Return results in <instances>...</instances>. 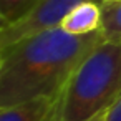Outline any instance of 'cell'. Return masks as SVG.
Wrapping results in <instances>:
<instances>
[{
    "label": "cell",
    "instance_id": "6da1fadb",
    "mask_svg": "<svg viewBox=\"0 0 121 121\" xmlns=\"http://www.w3.org/2000/svg\"><path fill=\"white\" fill-rule=\"evenodd\" d=\"M103 40L101 30L71 35L56 27L0 47V108L61 95L75 70Z\"/></svg>",
    "mask_w": 121,
    "mask_h": 121
},
{
    "label": "cell",
    "instance_id": "7a4b0ae2",
    "mask_svg": "<svg viewBox=\"0 0 121 121\" xmlns=\"http://www.w3.org/2000/svg\"><path fill=\"white\" fill-rule=\"evenodd\" d=\"M121 98V43L103 40L61 91L56 121H90Z\"/></svg>",
    "mask_w": 121,
    "mask_h": 121
},
{
    "label": "cell",
    "instance_id": "3957f363",
    "mask_svg": "<svg viewBox=\"0 0 121 121\" xmlns=\"http://www.w3.org/2000/svg\"><path fill=\"white\" fill-rule=\"evenodd\" d=\"M85 2L101 4V0H40V4L28 17H25L15 25L0 28V47L48 28L60 27L61 20L68 15V12Z\"/></svg>",
    "mask_w": 121,
    "mask_h": 121
},
{
    "label": "cell",
    "instance_id": "277c9868",
    "mask_svg": "<svg viewBox=\"0 0 121 121\" xmlns=\"http://www.w3.org/2000/svg\"><path fill=\"white\" fill-rule=\"evenodd\" d=\"M60 98L61 95L45 96L15 106L0 108V121H56Z\"/></svg>",
    "mask_w": 121,
    "mask_h": 121
},
{
    "label": "cell",
    "instance_id": "5b68a950",
    "mask_svg": "<svg viewBox=\"0 0 121 121\" xmlns=\"http://www.w3.org/2000/svg\"><path fill=\"white\" fill-rule=\"evenodd\" d=\"M101 4L85 2L76 5L61 20L60 27L71 35H88L101 30Z\"/></svg>",
    "mask_w": 121,
    "mask_h": 121
},
{
    "label": "cell",
    "instance_id": "8992f818",
    "mask_svg": "<svg viewBox=\"0 0 121 121\" xmlns=\"http://www.w3.org/2000/svg\"><path fill=\"white\" fill-rule=\"evenodd\" d=\"M40 0H0V28H7L28 17Z\"/></svg>",
    "mask_w": 121,
    "mask_h": 121
},
{
    "label": "cell",
    "instance_id": "52a82bcc",
    "mask_svg": "<svg viewBox=\"0 0 121 121\" xmlns=\"http://www.w3.org/2000/svg\"><path fill=\"white\" fill-rule=\"evenodd\" d=\"M101 33L108 42L121 40V0L101 4Z\"/></svg>",
    "mask_w": 121,
    "mask_h": 121
},
{
    "label": "cell",
    "instance_id": "ba28073f",
    "mask_svg": "<svg viewBox=\"0 0 121 121\" xmlns=\"http://www.w3.org/2000/svg\"><path fill=\"white\" fill-rule=\"evenodd\" d=\"M106 121H121V98L109 108L108 116H106Z\"/></svg>",
    "mask_w": 121,
    "mask_h": 121
},
{
    "label": "cell",
    "instance_id": "9c48e42d",
    "mask_svg": "<svg viewBox=\"0 0 121 121\" xmlns=\"http://www.w3.org/2000/svg\"><path fill=\"white\" fill-rule=\"evenodd\" d=\"M108 111H109V109H108ZM108 111H103V113H99L98 116H95V118H93V119H90V121H106Z\"/></svg>",
    "mask_w": 121,
    "mask_h": 121
},
{
    "label": "cell",
    "instance_id": "30bf717a",
    "mask_svg": "<svg viewBox=\"0 0 121 121\" xmlns=\"http://www.w3.org/2000/svg\"><path fill=\"white\" fill-rule=\"evenodd\" d=\"M103 2H116V0H101V4H103Z\"/></svg>",
    "mask_w": 121,
    "mask_h": 121
},
{
    "label": "cell",
    "instance_id": "8fae6325",
    "mask_svg": "<svg viewBox=\"0 0 121 121\" xmlns=\"http://www.w3.org/2000/svg\"><path fill=\"white\" fill-rule=\"evenodd\" d=\"M119 43H121V40H119Z\"/></svg>",
    "mask_w": 121,
    "mask_h": 121
}]
</instances>
